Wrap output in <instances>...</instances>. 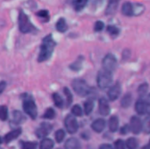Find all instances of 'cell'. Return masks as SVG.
<instances>
[{"mask_svg":"<svg viewBox=\"0 0 150 149\" xmlns=\"http://www.w3.org/2000/svg\"><path fill=\"white\" fill-rule=\"evenodd\" d=\"M142 131L149 134L150 133V114H149L144 119H143V122H142Z\"/></svg>","mask_w":150,"mask_h":149,"instance_id":"obj_26","label":"cell"},{"mask_svg":"<svg viewBox=\"0 0 150 149\" xmlns=\"http://www.w3.org/2000/svg\"><path fill=\"white\" fill-rule=\"evenodd\" d=\"M20 146L22 149H36L37 148V143L36 142H32V141H21Z\"/></svg>","mask_w":150,"mask_h":149,"instance_id":"obj_30","label":"cell"},{"mask_svg":"<svg viewBox=\"0 0 150 149\" xmlns=\"http://www.w3.org/2000/svg\"><path fill=\"white\" fill-rule=\"evenodd\" d=\"M130 131L134 134H139L142 131V122L140 118L134 116L130 120Z\"/></svg>","mask_w":150,"mask_h":149,"instance_id":"obj_9","label":"cell"},{"mask_svg":"<svg viewBox=\"0 0 150 149\" xmlns=\"http://www.w3.org/2000/svg\"><path fill=\"white\" fill-rule=\"evenodd\" d=\"M105 121L103 119H98L91 124V128L96 133H101L105 128Z\"/></svg>","mask_w":150,"mask_h":149,"instance_id":"obj_14","label":"cell"},{"mask_svg":"<svg viewBox=\"0 0 150 149\" xmlns=\"http://www.w3.org/2000/svg\"><path fill=\"white\" fill-rule=\"evenodd\" d=\"M146 102H147V104L149 105V106L150 107V94L148 96V98H147V100H146Z\"/></svg>","mask_w":150,"mask_h":149,"instance_id":"obj_43","label":"cell"},{"mask_svg":"<svg viewBox=\"0 0 150 149\" xmlns=\"http://www.w3.org/2000/svg\"><path fill=\"white\" fill-rule=\"evenodd\" d=\"M103 68L112 73L117 67V59L112 54H108L103 59Z\"/></svg>","mask_w":150,"mask_h":149,"instance_id":"obj_7","label":"cell"},{"mask_svg":"<svg viewBox=\"0 0 150 149\" xmlns=\"http://www.w3.org/2000/svg\"><path fill=\"white\" fill-rule=\"evenodd\" d=\"M126 147L128 149H138L139 142L134 138H129L126 142Z\"/></svg>","mask_w":150,"mask_h":149,"instance_id":"obj_25","label":"cell"},{"mask_svg":"<svg viewBox=\"0 0 150 149\" xmlns=\"http://www.w3.org/2000/svg\"><path fill=\"white\" fill-rule=\"evenodd\" d=\"M72 88L74 91L81 97H85L89 94H91V88L88 86L86 82L83 79H75L72 82Z\"/></svg>","mask_w":150,"mask_h":149,"instance_id":"obj_5","label":"cell"},{"mask_svg":"<svg viewBox=\"0 0 150 149\" xmlns=\"http://www.w3.org/2000/svg\"><path fill=\"white\" fill-rule=\"evenodd\" d=\"M83 56H79V58H78L75 62H73V63L69 66V68H70L72 70H74V71H78V70H80V69L82 68V67H83Z\"/></svg>","mask_w":150,"mask_h":149,"instance_id":"obj_23","label":"cell"},{"mask_svg":"<svg viewBox=\"0 0 150 149\" xmlns=\"http://www.w3.org/2000/svg\"><path fill=\"white\" fill-rule=\"evenodd\" d=\"M138 94L140 96V97H143L147 95L148 91H149V84L148 83H142L139 86L138 88Z\"/></svg>","mask_w":150,"mask_h":149,"instance_id":"obj_27","label":"cell"},{"mask_svg":"<svg viewBox=\"0 0 150 149\" xmlns=\"http://www.w3.org/2000/svg\"><path fill=\"white\" fill-rule=\"evenodd\" d=\"M56 30L60 32H65L68 30V25L64 18H60L55 25Z\"/></svg>","mask_w":150,"mask_h":149,"instance_id":"obj_20","label":"cell"},{"mask_svg":"<svg viewBox=\"0 0 150 149\" xmlns=\"http://www.w3.org/2000/svg\"><path fill=\"white\" fill-rule=\"evenodd\" d=\"M5 87H6V83H5L4 81L0 82V95L3 93V91L4 90Z\"/></svg>","mask_w":150,"mask_h":149,"instance_id":"obj_41","label":"cell"},{"mask_svg":"<svg viewBox=\"0 0 150 149\" xmlns=\"http://www.w3.org/2000/svg\"><path fill=\"white\" fill-rule=\"evenodd\" d=\"M55 116V112L54 111L53 108H48L46 110L44 115H43V118L46 119H53Z\"/></svg>","mask_w":150,"mask_h":149,"instance_id":"obj_37","label":"cell"},{"mask_svg":"<svg viewBox=\"0 0 150 149\" xmlns=\"http://www.w3.org/2000/svg\"><path fill=\"white\" fill-rule=\"evenodd\" d=\"M36 15H37L40 19H42L44 22H47V21L49 20V12H48V11H47V10L39 11L36 13Z\"/></svg>","mask_w":150,"mask_h":149,"instance_id":"obj_31","label":"cell"},{"mask_svg":"<svg viewBox=\"0 0 150 149\" xmlns=\"http://www.w3.org/2000/svg\"><path fill=\"white\" fill-rule=\"evenodd\" d=\"M145 7L142 4H134L131 2H125L121 7V12L127 17L139 16L144 12Z\"/></svg>","mask_w":150,"mask_h":149,"instance_id":"obj_3","label":"cell"},{"mask_svg":"<svg viewBox=\"0 0 150 149\" xmlns=\"http://www.w3.org/2000/svg\"><path fill=\"white\" fill-rule=\"evenodd\" d=\"M63 91H64V95L66 96V100H67V105L69 106L73 101V96L70 92V90L68 89V88H64L63 89Z\"/></svg>","mask_w":150,"mask_h":149,"instance_id":"obj_36","label":"cell"},{"mask_svg":"<svg viewBox=\"0 0 150 149\" xmlns=\"http://www.w3.org/2000/svg\"><path fill=\"white\" fill-rule=\"evenodd\" d=\"M1 143H2V139L0 138V144H1Z\"/></svg>","mask_w":150,"mask_h":149,"instance_id":"obj_46","label":"cell"},{"mask_svg":"<svg viewBox=\"0 0 150 149\" xmlns=\"http://www.w3.org/2000/svg\"><path fill=\"white\" fill-rule=\"evenodd\" d=\"M111 2H117V3H119L120 2V0H110Z\"/></svg>","mask_w":150,"mask_h":149,"instance_id":"obj_45","label":"cell"},{"mask_svg":"<svg viewBox=\"0 0 150 149\" xmlns=\"http://www.w3.org/2000/svg\"><path fill=\"white\" fill-rule=\"evenodd\" d=\"M55 46H56V42L54 40L53 36L51 34L47 35L42 40V43L40 45V54L38 56V61L43 62V61H47L51 57Z\"/></svg>","mask_w":150,"mask_h":149,"instance_id":"obj_1","label":"cell"},{"mask_svg":"<svg viewBox=\"0 0 150 149\" xmlns=\"http://www.w3.org/2000/svg\"><path fill=\"white\" fill-rule=\"evenodd\" d=\"M120 93H121V86L120 83H116L109 89L107 96L111 101H114L119 98V97L120 96Z\"/></svg>","mask_w":150,"mask_h":149,"instance_id":"obj_10","label":"cell"},{"mask_svg":"<svg viewBox=\"0 0 150 149\" xmlns=\"http://www.w3.org/2000/svg\"><path fill=\"white\" fill-rule=\"evenodd\" d=\"M118 4H119V3H117V2H111L110 1L109 4L107 6V9H106V14H108V15L113 14L117 10Z\"/></svg>","mask_w":150,"mask_h":149,"instance_id":"obj_29","label":"cell"},{"mask_svg":"<svg viewBox=\"0 0 150 149\" xmlns=\"http://www.w3.org/2000/svg\"><path fill=\"white\" fill-rule=\"evenodd\" d=\"M8 119V108L5 105L0 106V119L5 121Z\"/></svg>","mask_w":150,"mask_h":149,"instance_id":"obj_33","label":"cell"},{"mask_svg":"<svg viewBox=\"0 0 150 149\" xmlns=\"http://www.w3.org/2000/svg\"><path fill=\"white\" fill-rule=\"evenodd\" d=\"M64 125H65V127H66V130L68 131V133H69L71 134L76 133L78 130L77 120L75 118V116H73V115H68L65 118Z\"/></svg>","mask_w":150,"mask_h":149,"instance_id":"obj_8","label":"cell"},{"mask_svg":"<svg viewBox=\"0 0 150 149\" xmlns=\"http://www.w3.org/2000/svg\"><path fill=\"white\" fill-rule=\"evenodd\" d=\"M120 29L115 25H108L107 26V32L112 37H117L120 34Z\"/></svg>","mask_w":150,"mask_h":149,"instance_id":"obj_32","label":"cell"},{"mask_svg":"<svg viewBox=\"0 0 150 149\" xmlns=\"http://www.w3.org/2000/svg\"><path fill=\"white\" fill-rule=\"evenodd\" d=\"M53 101H54L56 107H58V108H62L63 107V100H62V97L58 93H54L53 94Z\"/></svg>","mask_w":150,"mask_h":149,"instance_id":"obj_28","label":"cell"},{"mask_svg":"<svg viewBox=\"0 0 150 149\" xmlns=\"http://www.w3.org/2000/svg\"><path fill=\"white\" fill-rule=\"evenodd\" d=\"M88 4V0H72V6L76 11L83 10Z\"/></svg>","mask_w":150,"mask_h":149,"instance_id":"obj_18","label":"cell"},{"mask_svg":"<svg viewBox=\"0 0 150 149\" xmlns=\"http://www.w3.org/2000/svg\"><path fill=\"white\" fill-rule=\"evenodd\" d=\"M135 111L138 114L143 115L150 112V107L146 101H144L143 99H139L135 104Z\"/></svg>","mask_w":150,"mask_h":149,"instance_id":"obj_12","label":"cell"},{"mask_svg":"<svg viewBox=\"0 0 150 149\" xmlns=\"http://www.w3.org/2000/svg\"><path fill=\"white\" fill-rule=\"evenodd\" d=\"M132 100H133V97H132V95H131V94L127 93V94L124 95V96L122 97V99H121V102H120L121 106H122L123 108H127V107L131 105Z\"/></svg>","mask_w":150,"mask_h":149,"instance_id":"obj_21","label":"cell"},{"mask_svg":"<svg viewBox=\"0 0 150 149\" xmlns=\"http://www.w3.org/2000/svg\"><path fill=\"white\" fill-rule=\"evenodd\" d=\"M108 126H109V130L112 133H115L118 130V128H119V119L117 116H112L110 118Z\"/></svg>","mask_w":150,"mask_h":149,"instance_id":"obj_19","label":"cell"},{"mask_svg":"<svg viewBox=\"0 0 150 149\" xmlns=\"http://www.w3.org/2000/svg\"><path fill=\"white\" fill-rule=\"evenodd\" d=\"M129 131H130V126H127V125H126V126H124V127H122V128H121L120 133H121V134L126 135Z\"/></svg>","mask_w":150,"mask_h":149,"instance_id":"obj_40","label":"cell"},{"mask_svg":"<svg viewBox=\"0 0 150 149\" xmlns=\"http://www.w3.org/2000/svg\"><path fill=\"white\" fill-rule=\"evenodd\" d=\"M54 148V141L50 139H43L40 144V149H52Z\"/></svg>","mask_w":150,"mask_h":149,"instance_id":"obj_24","label":"cell"},{"mask_svg":"<svg viewBox=\"0 0 150 149\" xmlns=\"http://www.w3.org/2000/svg\"><path fill=\"white\" fill-rule=\"evenodd\" d=\"M114 149H126V143L122 140H118L114 142Z\"/></svg>","mask_w":150,"mask_h":149,"instance_id":"obj_38","label":"cell"},{"mask_svg":"<svg viewBox=\"0 0 150 149\" xmlns=\"http://www.w3.org/2000/svg\"><path fill=\"white\" fill-rule=\"evenodd\" d=\"M25 120V117L24 116L23 113H21L20 112L18 111H15L13 112V114H12V121L11 123L15 126H18L22 123H24Z\"/></svg>","mask_w":150,"mask_h":149,"instance_id":"obj_16","label":"cell"},{"mask_svg":"<svg viewBox=\"0 0 150 149\" xmlns=\"http://www.w3.org/2000/svg\"><path fill=\"white\" fill-rule=\"evenodd\" d=\"M52 131V126L49 123L44 122L40 125V126L36 130V135L38 138H45L49 133Z\"/></svg>","mask_w":150,"mask_h":149,"instance_id":"obj_11","label":"cell"},{"mask_svg":"<svg viewBox=\"0 0 150 149\" xmlns=\"http://www.w3.org/2000/svg\"><path fill=\"white\" fill-rule=\"evenodd\" d=\"M23 109L25 113H26L32 119H35L37 118V106L32 97L25 95V97L23 99Z\"/></svg>","mask_w":150,"mask_h":149,"instance_id":"obj_4","label":"cell"},{"mask_svg":"<svg viewBox=\"0 0 150 149\" xmlns=\"http://www.w3.org/2000/svg\"><path fill=\"white\" fill-rule=\"evenodd\" d=\"M105 27V24L103 21H97L94 25V31L95 32H101Z\"/></svg>","mask_w":150,"mask_h":149,"instance_id":"obj_39","label":"cell"},{"mask_svg":"<svg viewBox=\"0 0 150 149\" xmlns=\"http://www.w3.org/2000/svg\"><path fill=\"white\" fill-rule=\"evenodd\" d=\"M99 149H114L110 144H102L99 146Z\"/></svg>","mask_w":150,"mask_h":149,"instance_id":"obj_42","label":"cell"},{"mask_svg":"<svg viewBox=\"0 0 150 149\" xmlns=\"http://www.w3.org/2000/svg\"><path fill=\"white\" fill-rule=\"evenodd\" d=\"M93 107H94V102L92 99H88L85 103H84V105H83V111H84V113L86 115H90L93 110Z\"/></svg>","mask_w":150,"mask_h":149,"instance_id":"obj_22","label":"cell"},{"mask_svg":"<svg viewBox=\"0 0 150 149\" xmlns=\"http://www.w3.org/2000/svg\"><path fill=\"white\" fill-rule=\"evenodd\" d=\"M80 142L76 138H70L65 143V149H80Z\"/></svg>","mask_w":150,"mask_h":149,"instance_id":"obj_17","label":"cell"},{"mask_svg":"<svg viewBox=\"0 0 150 149\" xmlns=\"http://www.w3.org/2000/svg\"><path fill=\"white\" fill-rule=\"evenodd\" d=\"M18 28L22 33H36L38 32L37 28L33 25L29 17L23 11H20L18 13Z\"/></svg>","mask_w":150,"mask_h":149,"instance_id":"obj_2","label":"cell"},{"mask_svg":"<svg viewBox=\"0 0 150 149\" xmlns=\"http://www.w3.org/2000/svg\"><path fill=\"white\" fill-rule=\"evenodd\" d=\"M0 149H3V148H0Z\"/></svg>","mask_w":150,"mask_h":149,"instance_id":"obj_47","label":"cell"},{"mask_svg":"<svg viewBox=\"0 0 150 149\" xmlns=\"http://www.w3.org/2000/svg\"><path fill=\"white\" fill-rule=\"evenodd\" d=\"M71 112L73 116H76V117H81L83 115V109L81 108L80 105H76L72 107L71 109Z\"/></svg>","mask_w":150,"mask_h":149,"instance_id":"obj_34","label":"cell"},{"mask_svg":"<svg viewBox=\"0 0 150 149\" xmlns=\"http://www.w3.org/2000/svg\"><path fill=\"white\" fill-rule=\"evenodd\" d=\"M150 148V141H149V144L148 145V146H146L145 148H144V149H149Z\"/></svg>","mask_w":150,"mask_h":149,"instance_id":"obj_44","label":"cell"},{"mask_svg":"<svg viewBox=\"0 0 150 149\" xmlns=\"http://www.w3.org/2000/svg\"><path fill=\"white\" fill-rule=\"evenodd\" d=\"M98 85L100 89H106L108 88L112 82V73L102 68L99 70L97 77Z\"/></svg>","mask_w":150,"mask_h":149,"instance_id":"obj_6","label":"cell"},{"mask_svg":"<svg viewBox=\"0 0 150 149\" xmlns=\"http://www.w3.org/2000/svg\"><path fill=\"white\" fill-rule=\"evenodd\" d=\"M98 110L101 115L107 116L110 113V106L105 98H100L98 102Z\"/></svg>","mask_w":150,"mask_h":149,"instance_id":"obj_13","label":"cell"},{"mask_svg":"<svg viewBox=\"0 0 150 149\" xmlns=\"http://www.w3.org/2000/svg\"><path fill=\"white\" fill-rule=\"evenodd\" d=\"M54 137H55V141L58 143H61L65 138V132L62 129H60V130L56 131V133L54 134Z\"/></svg>","mask_w":150,"mask_h":149,"instance_id":"obj_35","label":"cell"},{"mask_svg":"<svg viewBox=\"0 0 150 149\" xmlns=\"http://www.w3.org/2000/svg\"><path fill=\"white\" fill-rule=\"evenodd\" d=\"M22 133V130L21 128H17V129H14L12 131H11L10 133H8L5 136H4V141L6 143H10L11 141L17 139Z\"/></svg>","mask_w":150,"mask_h":149,"instance_id":"obj_15","label":"cell"}]
</instances>
